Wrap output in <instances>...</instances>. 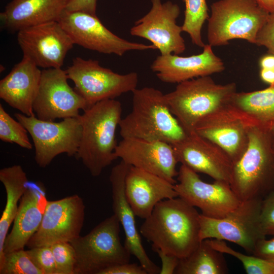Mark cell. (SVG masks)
I'll return each mask as SVG.
<instances>
[{
    "label": "cell",
    "instance_id": "44dd1931",
    "mask_svg": "<svg viewBox=\"0 0 274 274\" xmlns=\"http://www.w3.org/2000/svg\"><path fill=\"white\" fill-rule=\"evenodd\" d=\"M150 68L160 81L178 84L220 73L224 70L225 65L214 53L212 47L207 44L203 48L202 52L197 55L186 57L173 54L158 56Z\"/></svg>",
    "mask_w": 274,
    "mask_h": 274
},
{
    "label": "cell",
    "instance_id": "52a82bcc",
    "mask_svg": "<svg viewBox=\"0 0 274 274\" xmlns=\"http://www.w3.org/2000/svg\"><path fill=\"white\" fill-rule=\"evenodd\" d=\"M120 225L113 214L70 242L75 251V274H99L110 266L129 262L131 254L121 242Z\"/></svg>",
    "mask_w": 274,
    "mask_h": 274
},
{
    "label": "cell",
    "instance_id": "e0dca14e",
    "mask_svg": "<svg viewBox=\"0 0 274 274\" xmlns=\"http://www.w3.org/2000/svg\"><path fill=\"white\" fill-rule=\"evenodd\" d=\"M149 12L136 21L130 30L131 35L145 39L152 43L160 55H179L186 49L181 36V26L177 24L180 9L170 1L151 0Z\"/></svg>",
    "mask_w": 274,
    "mask_h": 274
},
{
    "label": "cell",
    "instance_id": "2e32d148",
    "mask_svg": "<svg viewBox=\"0 0 274 274\" xmlns=\"http://www.w3.org/2000/svg\"><path fill=\"white\" fill-rule=\"evenodd\" d=\"M17 39L22 53L39 67L61 68L74 45L58 21H52L19 31Z\"/></svg>",
    "mask_w": 274,
    "mask_h": 274
},
{
    "label": "cell",
    "instance_id": "7a4b0ae2",
    "mask_svg": "<svg viewBox=\"0 0 274 274\" xmlns=\"http://www.w3.org/2000/svg\"><path fill=\"white\" fill-rule=\"evenodd\" d=\"M83 111L78 116L82 134L76 157L91 176L97 177L117 158L116 133L122 119V105L115 99H105Z\"/></svg>",
    "mask_w": 274,
    "mask_h": 274
},
{
    "label": "cell",
    "instance_id": "9a60e30c",
    "mask_svg": "<svg viewBox=\"0 0 274 274\" xmlns=\"http://www.w3.org/2000/svg\"><path fill=\"white\" fill-rule=\"evenodd\" d=\"M61 68L42 71L39 89L33 105L36 116L44 121L78 117L88 107L84 98L67 82Z\"/></svg>",
    "mask_w": 274,
    "mask_h": 274
},
{
    "label": "cell",
    "instance_id": "ba28073f",
    "mask_svg": "<svg viewBox=\"0 0 274 274\" xmlns=\"http://www.w3.org/2000/svg\"><path fill=\"white\" fill-rule=\"evenodd\" d=\"M261 199L241 201L238 206L222 218L199 214V239H215L232 242L249 254L266 238L261 224Z\"/></svg>",
    "mask_w": 274,
    "mask_h": 274
},
{
    "label": "cell",
    "instance_id": "e575fe53",
    "mask_svg": "<svg viewBox=\"0 0 274 274\" xmlns=\"http://www.w3.org/2000/svg\"><path fill=\"white\" fill-rule=\"evenodd\" d=\"M260 221L265 235H274V191L262 200Z\"/></svg>",
    "mask_w": 274,
    "mask_h": 274
},
{
    "label": "cell",
    "instance_id": "4316f807",
    "mask_svg": "<svg viewBox=\"0 0 274 274\" xmlns=\"http://www.w3.org/2000/svg\"><path fill=\"white\" fill-rule=\"evenodd\" d=\"M223 254L211 247L207 239L203 240L188 256L179 259L175 273H227L228 268Z\"/></svg>",
    "mask_w": 274,
    "mask_h": 274
},
{
    "label": "cell",
    "instance_id": "7c38bea8",
    "mask_svg": "<svg viewBox=\"0 0 274 274\" xmlns=\"http://www.w3.org/2000/svg\"><path fill=\"white\" fill-rule=\"evenodd\" d=\"M74 44L104 54L122 56L131 50L156 49L152 44L129 42L107 29L97 16L64 10L58 21Z\"/></svg>",
    "mask_w": 274,
    "mask_h": 274
},
{
    "label": "cell",
    "instance_id": "ab89813d",
    "mask_svg": "<svg viewBox=\"0 0 274 274\" xmlns=\"http://www.w3.org/2000/svg\"><path fill=\"white\" fill-rule=\"evenodd\" d=\"M153 251L157 253L161 261V267L159 273H175L180 259L175 256L166 254L158 249H153Z\"/></svg>",
    "mask_w": 274,
    "mask_h": 274
},
{
    "label": "cell",
    "instance_id": "3957f363",
    "mask_svg": "<svg viewBox=\"0 0 274 274\" xmlns=\"http://www.w3.org/2000/svg\"><path fill=\"white\" fill-rule=\"evenodd\" d=\"M132 109L119 125L122 138L158 141L174 145L187 135L172 113L164 94L153 87L132 92Z\"/></svg>",
    "mask_w": 274,
    "mask_h": 274
},
{
    "label": "cell",
    "instance_id": "cb8c5ba5",
    "mask_svg": "<svg viewBox=\"0 0 274 274\" xmlns=\"http://www.w3.org/2000/svg\"><path fill=\"white\" fill-rule=\"evenodd\" d=\"M42 71L23 56L0 81V98L14 109L28 116L35 115L33 105L39 89Z\"/></svg>",
    "mask_w": 274,
    "mask_h": 274
},
{
    "label": "cell",
    "instance_id": "7bdbcfd3",
    "mask_svg": "<svg viewBox=\"0 0 274 274\" xmlns=\"http://www.w3.org/2000/svg\"><path fill=\"white\" fill-rule=\"evenodd\" d=\"M258 5L269 14L274 12V0H256Z\"/></svg>",
    "mask_w": 274,
    "mask_h": 274
},
{
    "label": "cell",
    "instance_id": "484cf974",
    "mask_svg": "<svg viewBox=\"0 0 274 274\" xmlns=\"http://www.w3.org/2000/svg\"><path fill=\"white\" fill-rule=\"evenodd\" d=\"M0 181L6 192V203L0 219V265L3 263L4 244L10 227L18 209V201L27 188V175L20 165H13L0 170Z\"/></svg>",
    "mask_w": 274,
    "mask_h": 274
},
{
    "label": "cell",
    "instance_id": "4dcf8cb0",
    "mask_svg": "<svg viewBox=\"0 0 274 274\" xmlns=\"http://www.w3.org/2000/svg\"><path fill=\"white\" fill-rule=\"evenodd\" d=\"M24 125L14 119L0 104V139L4 142L15 143L22 148L31 150L32 145Z\"/></svg>",
    "mask_w": 274,
    "mask_h": 274
},
{
    "label": "cell",
    "instance_id": "8992f818",
    "mask_svg": "<svg viewBox=\"0 0 274 274\" xmlns=\"http://www.w3.org/2000/svg\"><path fill=\"white\" fill-rule=\"evenodd\" d=\"M211 7L207 37L212 47L226 45L233 39L255 44L270 14L256 0H219Z\"/></svg>",
    "mask_w": 274,
    "mask_h": 274
},
{
    "label": "cell",
    "instance_id": "8d00e7d4",
    "mask_svg": "<svg viewBox=\"0 0 274 274\" xmlns=\"http://www.w3.org/2000/svg\"><path fill=\"white\" fill-rule=\"evenodd\" d=\"M99 274H147V272L141 264L127 262L108 267L101 271Z\"/></svg>",
    "mask_w": 274,
    "mask_h": 274
},
{
    "label": "cell",
    "instance_id": "5bb4252c",
    "mask_svg": "<svg viewBox=\"0 0 274 274\" xmlns=\"http://www.w3.org/2000/svg\"><path fill=\"white\" fill-rule=\"evenodd\" d=\"M85 210L83 199L78 194L48 200L41 225L26 246L50 247L77 238L84 225Z\"/></svg>",
    "mask_w": 274,
    "mask_h": 274
},
{
    "label": "cell",
    "instance_id": "9c48e42d",
    "mask_svg": "<svg viewBox=\"0 0 274 274\" xmlns=\"http://www.w3.org/2000/svg\"><path fill=\"white\" fill-rule=\"evenodd\" d=\"M14 115L31 137L35 147V160L39 167H47L61 154L76 156L82 134L78 117L55 122L40 120L36 115L28 116L21 113Z\"/></svg>",
    "mask_w": 274,
    "mask_h": 274
},
{
    "label": "cell",
    "instance_id": "30bf717a",
    "mask_svg": "<svg viewBox=\"0 0 274 274\" xmlns=\"http://www.w3.org/2000/svg\"><path fill=\"white\" fill-rule=\"evenodd\" d=\"M75 89L86 100L88 107L122 94L137 88L139 77L136 72L119 74L101 66L97 60L77 57L65 70Z\"/></svg>",
    "mask_w": 274,
    "mask_h": 274
},
{
    "label": "cell",
    "instance_id": "d6986e66",
    "mask_svg": "<svg viewBox=\"0 0 274 274\" xmlns=\"http://www.w3.org/2000/svg\"><path fill=\"white\" fill-rule=\"evenodd\" d=\"M172 145L181 164L214 180L230 183L233 163L215 143L193 132Z\"/></svg>",
    "mask_w": 274,
    "mask_h": 274
},
{
    "label": "cell",
    "instance_id": "ffe728a7",
    "mask_svg": "<svg viewBox=\"0 0 274 274\" xmlns=\"http://www.w3.org/2000/svg\"><path fill=\"white\" fill-rule=\"evenodd\" d=\"M131 165L121 160L111 169L109 179L111 185L112 209L125 234L124 246L131 255L138 260L147 274H158L160 268L149 257L137 230L135 214L125 192V179Z\"/></svg>",
    "mask_w": 274,
    "mask_h": 274
},
{
    "label": "cell",
    "instance_id": "6da1fadb",
    "mask_svg": "<svg viewBox=\"0 0 274 274\" xmlns=\"http://www.w3.org/2000/svg\"><path fill=\"white\" fill-rule=\"evenodd\" d=\"M199 214L179 197L159 202L140 227L141 235L166 254L179 259L188 256L201 242Z\"/></svg>",
    "mask_w": 274,
    "mask_h": 274
},
{
    "label": "cell",
    "instance_id": "d4e9b609",
    "mask_svg": "<svg viewBox=\"0 0 274 274\" xmlns=\"http://www.w3.org/2000/svg\"><path fill=\"white\" fill-rule=\"evenodd\" d=\"M68 0H12L0 14L1 26L11 32L58 21Z\"/></svg>",
    "mask_w": 274,
    "mask_h": 274
},
{
    "label": "cell",
    "instance_id": "f546056e",
    "mask_svg": "<svg viewBox=\"0 0 274 274\" xmlns=\"http://www.w3.org/2000/svg\"><path fill=\"white\" fill-rule=\"evenodd\" d=\"M214 249L231 255L241 261L248 274H274V264L253 254L248 255L238 252L228 246L224 241L207 239Z\"/></svg>",
    "mask_w": 274,
    "mask_h": 274
},
{
    "label": "cell",
    "instance_id": "7402d4cb",
    "mask_svg": "<svg viewBox=\"0 0 274 274\" xmlns=\"http://www.w3.org/2000/svg\"><path fill=\"white\" fill-rule=\"evenodd\" d=\"M174 184L131 166L126 177L125 192L135 216L145 219L160 201L178 197Z\"/></svg>",
    "mask_w": 274,
    "mask_h": 274
},
{
    "label": "cell",
    "instance_id": "4fadbf2b",
    "mask_svg": "<svg viewBox=\"0 0 274 274\" xmlns=\"http://www.w3.org/2000/svg\"><path fill=\"white\" fill-rule=\"evenodd\" d=\"M174 188L181 198L190 205L198 208L201 214L210 218H222L234 210L241 201L229 183L214 180L202 181L197 173L181 164Z\"/></svg>",
    "mask_w": 274,
    "mask_h": 274
},
{
    "label": "cell",
    "instance_id": "60d3db41",
    "mask_svg": "<svg viewBox=\"0 0 274 274\" xmlns=\"http://www.w3.org/2000/svg\"><path fill=\"white\" fill-rule=\"evenodd\" d=\"M260 77L265 83L269 85H274V70L261 68Z\"/></svg>",
    "mask_w": 274,
    "mask_h": 274
},
{
    "label": "cell",
    "instance_id": "836d02e7",
    "mask_svg": "<svg viewBox=\"0 0 274 274\" xmlns=\"http://www.w3.org/2000/svg\"><path fill=\"white\" fill-rule=\"evenodd\" d=\"M26 252L43 274H57L55 259L50 246L30 248Z\"/></svg>",
    "mask_w": 274,
    "mask_h": 274
},
{
    "label": "cell",
    "instance_id": "f1b7e54d",
    "mask_svg": "<svg viewBox=\"0 0 274 274\" xmlns=\"http://www.w3.org/2000/svg\"><path fill=\"white\" fill-rule=\"evenodd\" d=\"M185 5L183 31L190 36L193 44L203 48L206 44L201 37V29L209 18L206 0H183Z\"/></svg>",
    "mask_w": 274,
    "mask_h": 274
},
{
    "label": "cell",
    "instance_id": "74e56055",
    "mask_svg": "<svg viewBox=\"0 0 274 274\" xmlns=\"http://www.w3.org/2000/svg\"><path fill=\"white\" fill-rule=\"evenodd\" d=\"M252 254L274 264V235L270 239L259 241Z\"/></svg>",
    "mask_w": 274,
    "mask_h": 274
},
{
    "label": "cell",
    "instance_id": "f35d334b",
    "mask_svg": "<svg viewBox=\"0 0 274 274\" xmlns=\"http://www.w3.org/2000/svg\"><path fill=\"white\" fill-rule=\"evenodd\" d=\"M97 0H68L65 10L80 11L96 16Z\"/></svg>",
    "mask_w": 274,
    "mask_h": 274
},
{
    "label": "cell",
    "instance_id": "5b68a950",
    "mask_svg": "<svg viewBox=\"0 0 274 274\" xmlns=\"http://www.w3.org/2000/svg\"><path fill=\"white\" fill-rule=\"evenodd\" d=\"M236 92L235 83L219 84L206 76L179 83L164 95L172 113L188 134L195 132L204 117L230 103Z\"/></svg>",
    "mask_w": 274,
    "mask_h": 274
},
{
    "label": "cell",
    "instance_id": "83f0119b",
    "mask_svg": "<svg viewBox=\"0 0 274 274\" xmlns=\"http://www.w3.org/2000/svg\"><path fill=\"white\" fill-rule=\"evenodd\" d=\"M230 103L267 127L274 122V85L257 91L236 92Z\"/></svg>",
    "mask_w": 274,
    "mask_h": 274
},
{
    "label": "cell",
    "instance_id": "1f68e13d",
    "mask_svg": "<svg viewBox=\"0 0 274 274\" xmlns=\"http://www.w3.org/2000/svg\"><path fill=\"white\" fill-rule=\"evenodd\" d=\"M0 274H43L32 262L26 251L6 253L0 265Z\"/></svg>",
    "mask_w": 274,
    "mask_h": 274
},
{
    "label": "cell",
    "instance_id": "ee69618b",
    "mask_svg": "<svg viewBox=\"0 0 274 274\" xmlns=\"http://www.w3.org/2000/svg\"><path fill=\"white\" fill-rule=\"evenodd\" d=\"M268 129L270 134L272 146L274 149V122L268 127Z\"/></svg>",
    "mask_w": 274,
    "mask_h": 274
},
{
    "label": "cell",
    "instance_id": "b9f144b4",
    "mask_svg": "<svg viewBox=\"0 0 274 274\" xmlns=\"http://www.w3.org/2000/svg\"><path fill=\"white\" fill-rule=\"evenodd\" d=\"M260 68L274 70V55H266L262 56L259 60Z\"/></svg>",
    "mask_w": 274,
    "mask_h": 274
},
{
    "label": "cell",
    "instance_id": "8fae6325",
    "mask_svg": "<svg viewBox=\"0 0 274 274\" xmlns=\"http://www.w3.org/2000/svg\"><path fill=\"white\" fill-rule=\"evenodd\" d=\"M257 124H260L229 103L201 119L195 132L221 148L234 163L248 146L250 129Z\"/></svg>",
    "mask_w": 274,
    "mask_h": 274
},
{
    "label": "cell",
    "instance_id": "d590c367",
    "mask_svg": "<svg viewBox=\"0 0 274 274\" xmlns=\"http://www.w3.org/2000/svg\"><path fill=\"white\" fill-rule=\"evenodd\" d=\"M255 44L265 47L269 54L274 55V12L269 14L267 21L259 30Z\"/></svg>",
    "mask_w": 274,
    "mask_h": 274
},
{
    "label": "cell",
    "instance_id": "d6a6232c",
    "mask_svg": "<svg viewBox=\"0 0 274 274\" xmlns=\"http://www.w3.org/2000/svg\"><path fill=\"white\" fill-rule=\"evenodd\" d=\"M55 259L57 274H75L76 255L70 242L57 243L50 246Z\"/></svg>",
    "mask_w": 274,
    "mask_h": 274
},
{
    "label": "cell",
    "instance_id": "603a6c76",
    "mask_svg": "<svg viewBox=\"0 0 274 274\" xmlns=\"http://www.w3.org/2000/svg\"><path fill=\"white\" fill-rule=\"evenodd\" d=\"M40 182H29L21 197L13 226L4 244V253L24 249L39 229L48 200Z\"/></svg>",
    "mask_w": 274,
    "mask_h": 274
},
{
    "label": "cell",
    "instance_id": "277c9868",
    "mask_svg": "<svg viewBox=\"0 0 274 274\" xmlns=\"http://www.w3.org/2000/svg\"><path fill=\"white\" fill-rule=\"evenodd\" d=\"M229 184L240 201L261 199L274 191V149L268 127L250 129L248 146L233 164Z\"/></svg>",
    "mask_w": 274,
    "mask_h": 274
},
{
    "label": "cell",
    "instance_id": "ac0fdd59",
    "mask_svg": "<svg viewBox=\"0 0 274 274\" xmlns=\"http://www.w3.org/2000/svg\"><path fill=\"white\" fill-rule=\"evenodd\" d=\"M115 154L131 166L158 176L172 184L177 182L178 163L172 145L162 141L126 138L118 144Z\"/></svg>",
    "mask_w": 274,
    "mask_h": 274
}]
</instances>
